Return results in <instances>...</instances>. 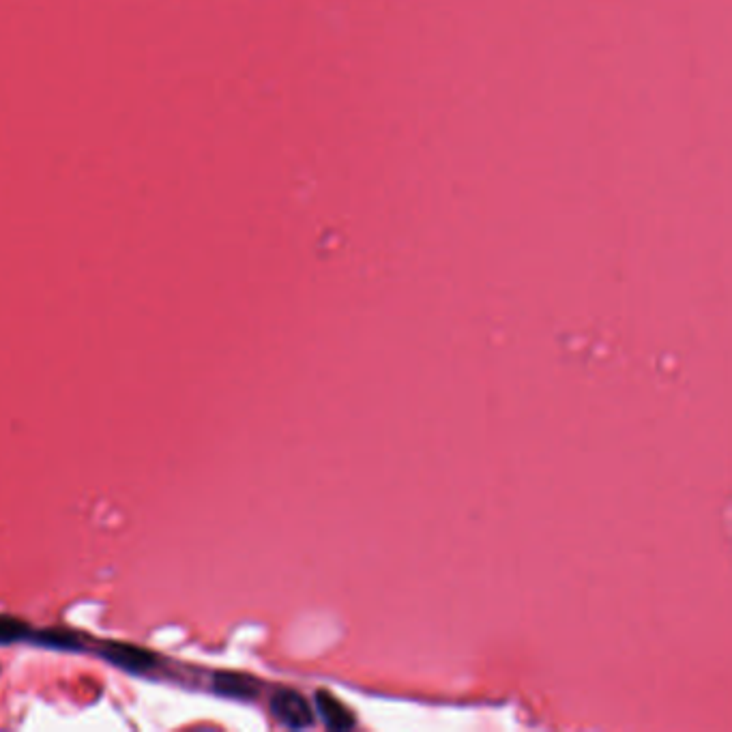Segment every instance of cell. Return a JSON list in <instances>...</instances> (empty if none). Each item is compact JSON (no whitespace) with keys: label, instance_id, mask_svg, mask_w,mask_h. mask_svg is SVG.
Listing matches in <instances>:
<instances>
[{"label":"cell","instance_id":"obj_2","mask_svg":"<svg viewBox=\"0 0 732 732\" xmlns=\"http://www.w3.org/2000/svg\"><path fill=\"white\" fill-rule=\"evenodd\" d=\"M104 657L112 666L123 668L127 672H136V675L149 672L157 666L155 653L142 647H134V644H108L104 649Z\"/></svg>","mask_w":732,"mask_h":732},{"label":"cell","instance_id":"obj_6","mask_svg":"<svg viewBox=\"0 0 732 732\" xmlns=\"http://www.w3.org/2000/svg\"><path fill=\"white\" fill-rule=\"evenodd\" d=\"M28 634V625L13 619V617H0V644H9L22 640Z\"/></svg>","mask_w":732,"mask_h":732},{"label":"cell","instance_id":"obj_4","mask_svg":"<svg viewBox=\"0 0 732 732\" xmlns=\"http://www.w3.org/2000/svg\"><path fill=\"white\" fill-rule=\"evenodd\" d=\"M316 707L331 728H350L355 724L353 713H350L338 698H333L329 692L316 694Z\"/></svg>","mask_w":732,"mask_h":732},{"label":"cell","instance_id":"obj_5","mask_svg":"<svg viewBox=\"0 0 732 732\" xmlns=\"http://www.w3.org/2000/svg\"><path fill=\"white\" fill-rule=\"evenodd\" d=\"M39 640L52 649H78V638L69 632H63V629H48V632L39 636Z\"/></svg>","mask_w":732,"mask_h":732},{"label":"cell","instance_id":"obj_3","mask_svg":"<svg viewBox=\"0 0 732 732\" xmlns=\"http://www.w3.org/2000/svg\"><path fill=\"white\" fill-rule=\"evenodd\" d=\"M215 692L228 698L250 700L260 692V685L256 679L239 675V672H217L215 675Z\"/></svg>","mask_w":732,"mask_h":732},{"label":"cell","instance_id":"obj_1","mask_svg":"<svg viewBox=\"0 0 732 732\" xmlns=\"http://www.w3.org/2000/svg\"><path fill=\"white\" fill-rule=\"evenodd\" d=\"M271 711L282 724L290 728H305L314 724V711L299 692L280 690L271 698Z\"/></svg>","mask_w":732,"mask_h":732}]
</instances>
